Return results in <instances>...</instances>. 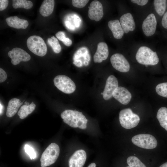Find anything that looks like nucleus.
Here are the masks:
<instances>
[{"instance_id":"1","label":"nucleus","mask_w":167,"mask_h":167,"mask_svg":"<svg viewBox=\"0 0 167 167\" xmlns=\"http://www.w3.org/2000/svg\"><path fill=\"white\" fill-rule=\"evenodd\" d=\"M63 122L71 127L85 129L88 120L82 112L71 109H67L61 114Z\"/></svg>"},{"instance_id":"2","label":"nucleus","mask_w":167,"mask_h":167,"mask_svg":"<svg viewBox=\"0 0 167 167\" xmlns=\"http://www.w3.org/2000/svg\"><path fill=\"white\" fill-rule=\"evenodd\" d=\"M135 58L138 63L146 65H155L159 62L156 52L145 46H141L139 48Z\"/></svg>"},{"instance_id":"3","label":"nucleus","mask_w":167,"mask_h":167,"mask_svg":"<svg viewBox=\"0 0 167 167\" xmlns=\"http://www.w3.org/2000/svg\"><path fill=\"white\" fill-rule=\"evenodd\" d=\"M60 153L58 145L55 143L50 144L42 153L41 158V167H46L54 163Z\"/></svg>"},{"instance_id":"4","label":"nucleus","mask_w":167,"mask_h":167,"mask_svg":"<svg viewBox=\"0 0 167 167\" xmlns=\"http://www.w3.org/2000/svg\"><path fill=\"white\" fill-rule=\"evenodd\" d=\"M119 119L121 126L127 129L136 127L140 121L139 116L134 113L130 108L122 110L119 113Z\"/></svg>"},{"instance_id":"5","label":"nucleus","mask_w":167,"mask_h":167,"mask_svg":"<svg viewBox=\"0 0 167 167\" xmlns=\"http://www.w3.org/2000/svg\"><path fill=\"white\" fill-rule=\"evenodd\" d=\"M27 45L29 50L37 56H44L47 53L46 45L43 38L39 36H30L27 40Z\"/></svg>"},{"instance_id":"6","label":"nucleus","mask_w":167,"mask_h":167,"mask_svg":"<svg viewBox=\"0 0 167 167\" xmlns=\"http://www.w3.org/2000/svg\"><path fill=\"white\" fill-rule=\"evenodd\" d=\"M131 141L136 146L146 149H154L157 145V142L155 138L148 134L136 135L132 138Z\"/></svg>"},{"instance_id":"7","label":"nucleus","mask_w":167,"mask_h":167,"mask_svg":"<svg viewBox=\"0 0 167 167\" xmlns=\"http://www.w3.org/2000/svg\"><path fill=\"white\" fill-rule=\"evenodd\" d=\"M55 86L60 91L66 94L73 92L76 89L74 81L68 76L62 75H58L54 78Z\"/></svg>"},{"instance_id":"8","label":"nucleus","mask_w":167,"mask_h":167,"mask_svg":"<svg viewBox=\"0 0 167 167\" xmlns=\"http://www.w3.org/2000/svg\"><path fill=\"white\" fill-rule=\"evenodd\" d=\"M110 62L113 67L121 72H128L130 69L129 62L122 54L116 53L110 58Z\"/></svg>"},{"instance_id":"9","label":"nucleus","mask_w":167,"mask_h":167,"mask_svg":"<svg viewBox=\"0 0 167 167\" xmlns=\"http://www.w3.org/2000/svg\"><path fill=\"white\" fill-rule=\"evenodd\" d=\"M8 55L11 58V62L14 65H17L21 62H27L31 58L30 55L23 49L15 48L8 53Z\"/></svg>"},{"instance_id":"10","label":"nucleus","mask_w":167,"mask_h":167,"mask_svg":"<svg viewBox=\"0 0 167 167\" xmlns=\"http://www.w3.org/2000/svg\"><path fill=\"white\" fill-rule=\"evenodd\" d=\"M88 8V15L91 19L98 21L102 18L104 15L103 6L99 1L92 2Z\"/></svg>"},{"instance_id":"11","label":"nucleus","mask_w":167,"mask_h":167,"mask_svg":"<svg viewBox=\"0 0 167 167\" xmlns=\"http://www.w3.org/2000/svg\"><path fill=\"white\" fill-rule=\"evenodd\" d=\"M157 21L155 15L150 14L144 20L142 25L143 33L147 36L153 35L156 32Z\"/></svg>"},{"instance_id":"12","label":"nucleus","mask_w":167,"mask_h":167,"mask_svg":"<svg viewBox=\"0 0 167 167\" xmlns=\"http://www.w3.org/2000/svg\"><path fill=\"white\" fill-rule=\"evenodd\" d=\"M87 158L86 153L84 150L79 149L74 152L69 160V167H83Z\"/></svg>"},{"instance_id":"13","label":"nucleus","mask_w":167,"mask_h":167,"mask_svg":"<svg viewBox=\"0 0 167 167\" xmlns=\"http://www.w3.org/2000/svg\"><path fill=\"white\" fill-rule=\"evenodd\" d=\"M118 80L113 75L109 76L107 79L103 92V97L105 100L109 99L113 96V93L118 87Z\"/></svg>"},{"instance_id":"14","label":"nucleus","mask_w":167,"mask_h":167,"mask_svg":"<svg viewBox=\"0 0 167 167\" xmlns=\"http://www.w3.org/2000/svg\"><path fill=\"white\" fill-rule=\"evenodd\" d=\"M113 97L123 105H126L130 102L131 98V95L126 88L118 87L113 93Z\"/></svg>"},{"instance_id":"15","label":"nucleus","mask_w":167,"mask_h":167,"mask_svg":"<svg viewBox=\"0 0 167 167\" xmlns=\"http://www.w3.org/2000/svg\"><path fill=\"white\" fill-rule=\"evenodd\" d=\"M109 55V50L107 44L104 42L99 43L96 52L94 55L93 60L95 63H101L106 60Z\"/></svg>"},{"instance_id":"16","label":"nucleus","mask_w":167,"mask_h":167,"mask_svg":"<svg viewBox=\"0 0 167 167\" xmlns=\"http://www.w3.org/2000/svg\"><path fill=\"white\" fill-rule=\"evenodd\" d=\"M120 22L124 33L133 31L135 27V23L131 14L128 13L122 15L120 19Z\"/></svg>"},{"instance_id":"17","label":"nucleus","mask_w":167,"mask_h":167,"mask_svg":"<svg viewBox=\"0 0 167 167\" xmlns=\"http://www.w3.org/2000/svg\"><path fill=\"white\" fill-rule=\"evenodd\" d=\"M6 21L9 26L17 29H26L29 24L27 20L21 19L16 16L7 18Z\"/></svg>"},{"instance_id":"18","label":"nucleus","mask_w":167,"mask_h":167,"mask_svg":"<svg viewBox=\"0 0 167 167\" xmlns=\"http://www.w3.org/2000/svg\"><path fill=\"white\" fill-rule=\"evenodd\" d=\"M108 26L114 38L120 39L122 38L124 32L118 20L109 21L108 22Z\"/></svg>"},{"instance_id":"19","label":"nucleus","mask_w":167,"mask_h":167,"mask_svg":"<svg viewBox=\"0 0 167 167\" xmlns=\"http://www.w3.org/2000/svg\"><path fill=\"white\" fill-rule=\"evenodd\" d=\"M20 100L17 98H13L8 102L6 114L9 118L14 116L17 112L19 107L22 104Z\"/></svg>"},{"instance_id":"20","label":"nucleus","mask_w":167,"mask_h":167,"mask_svg":"<svg viewBox=\"0 0 167 167\" xmlns=\"http://www.w3.org/2000/svg\"><path fill=\"white\" fill-rule=\"evenodd\" d=\"M54 0H44L39 9L40 14L44 17L50 15L53 12L54 6Z\"/></svg>"},{"instance_id":"21","label":"nucleus","mask_w":167,"mask_h":167,"mask_svg":"<svg viewBox=\"0 0 167 167\" xmlns=\"http://www.w3.org/2000/svg\"><path fill=\"white\" fill-rule=\"evenodd\" d=\"M25 104L22 105L18 112V115L21 119L26 118L29 114L32 113L34 110L36 106L33 102L29 104L28 102H26Z\"/></svg>"},{"instance_id":"22","label":"nucleus","mask_w":167,"mask_h":167,"mask_svg":"<svg viewBox=\"0 0 167 167\" xmlns=\"http://www.w3.org/2000/svg\"><path fill=\"white\" fill-rule=\"evenodd\" d=\"M156 118L161 126L167 131V108H160L157 111Z\"/></svg>"},{"instance_id":"23","label":"nucleus","mask_w":167,"mask_h":167,"mask_svg":"<svg viewBox=\"0 0 167 167\" xmlns=\"http://www.w3.org/2000/svg\"><path fill=\"white\" fill-rule=\"evenodd\" d=\"M154 5L156 13L160 16H162L166 10L167 1L166 0H154Z\"/></svg>"},{"instance_id":"24","label":"nucleus","mask_w":167,"mask_h":167,"mask_svg":"<svg viewBox=\"0 0 167 167\" xmlns=\"http://www.w3.org/2000/svg\"><path fill=\"white\" fill-rule=\"evenodd\" d=\"M33 5L32 2L29 0H12V6L15 9L23 8L26 9H29L32 7Z\"/></svg>"},{"instance_id":"25","label":"nucleus","mask_w":167,"mask_h":167,"mask_svg":"<svg viewBox=\"0 0 167 167\" xmlns=\"http://www.w3.org/2000/svg\"><path fill=\"white\" fill-rule=\"evenodd\" d=\"M126 163L130 167H147L138 157L134 156L128 157Z\"/></svg>"},{"instance_id":"26","label":"nucleus","mask_w":167,"mask_h":167,"mask_svg":"<svg viewBox=\"0 0 167 167\" xmlns=\"http://www.w3.org/2000/svg\"><path fill=\"white\" fill-rule=\"evenodd\" d=\"M48 44L52 47L54 52L56 54L59 53L61 50V47L58 39L54 36H52L48 39Z\"/></svg>"},{"instance_id":"27","label":"nucleus","mask_w":167,"mask_h":167,"mask_svg":"<svg viewBox=\"0 0 167 167\" xmlns=\"http://www.w3.org/2000/svg\"><path fill=\"white\" fill-rule=\"evenodd\" d=\"M88 52V50L86 47H82L80 48L75 53L73 58V61L76 60H79L81 61L83 63L84 60V56Z\"/></svg>"},{"instance_id":"28","label":"nucleus","mask_w":167,"mask_h":167,"mask_svg":"<svg viewBox=\"0 0 167 167\" xmlns=\"http://www.w3.org/2000/svg\"><path fill=\"white\" fill-rule=\"evenodd\" d=\"M157 93L160 96L167 98V82L158 84L156 87Z\"/></svg>"},{"instance_id":"29","label":"nucleus","mask_w":167,"mask_h":167,"mask_svg":"<svg viewBox=\"0 0 167 167\" xmlns=\"http://www.w3.org/2000/svg\"><path fill=\"white\" fill-rule=\"evenodd\" d=\"M26 153L29 156L31 159H34L36 157V153L34 149L30 145L26 144L24 146Z\"/></svg>"},{"instance_id":"30","label":"nucleus","mask_w":167,"mask_h":167,"mask_svg":"<svg viewBox=\"0 0 167 167\" xmlns=\"http://www.w3.org/2000/svg\"><path fill=\"white\" fill-rule=\"evenodd\" d=\"M88 0H73L72 1L73 6L75 7L82 8L84 7L88 2Z\"/></svg>"},{"instance_id":"31","label":"nucleus","mask_w":167,"mask_h":167,"mask_svg":"<svg viewBox=\"0 0 167 167\" xmlns=\"http://www.w3.org/2000/svg\"><path fill=\"white\" fill-rule=\"evenodd\" d=\"M56 37L60 41L63 42L66 39L65 33L62 31H59L55 34Z\"/></svg>"},{"instance_id":"32","label":"nucleus","mask_w":167,"mask_h":167,"mask_svg":"<svg viewBox=\"0 0 167 167\" xmlns=\"http://www.w3.org/2000/svg\"><path fill=\"white\" fill-rule=\"evenodd\" d=\"M7 74L6 72L2 68H0V82L4 81L7 78Z\"/></svg>"},{"instance_id":"33","label":"nucleus","mask_w":167,"mask_h":167,"mask_svg":"<svg viewBox=\"0 0 167 167\" xmlns=\"http://www.w3.org/2000/svg\"><path fill=\"white\" fill-rule=\"evenodd\" d=\"M9 3L8 0H0V11H2L5 10L7 6Z\"/></svg>"},{"instance_id":"34","label":"nucleus","mask_w":167,"mask_h":167,"mask_svg":"<svg viewBox=\"0 0 167 167\" xmlns=\"http://www.w3.org/2000/svg\"><path fill=\"white\" fill-rule=\"evenodd\" d=\"M74 23L75 26L77 28H78L80 25L81 23V19L80 18L78 15H75L73 16Z\"/></svg>"},{"instance_id":"35","label":"nucleus","mask_w":167,"mask_h":167,"mask_svg":"<svg viewBox=\"0 0 167 167\" xmlns=\"http://www.w3.org/2000/svg\"><path fill=\"white\" fill-rule=\"evenodd\" d=\"M131 1L132 2L140 6H144L148 2V0H131Z\"/></svg>"},{"instance_id":"36","label":"nucleus","mask_w":167,"mask_h":167,"mask_svg":"<svg viewBox=\"0 0 167 167\" xmlns=\"http://www.w3.org/2000/svg\"><path fill=\"white\" fill-rule=\"evenodd\" d=\"M162 26L167 29V11L164 14L161 21Z\"/></svg>"},{"instance_id":"37","label":"nucleus","mask_w":167,"mask_h":167,"mask_svg":"<svg viewBox=\"0 0 167 167\" xmlns=\"http://www.w3.org/2000/svg\"><path fill=\"white\" fill-rule=\"evenodd\" d=\"M73 63L75 66L78 67H82L83 66L82 62L79 60H76L73 61Z\"/></svg>"},{"instance_id":"38","label":"nucleus","mask_w":167,"mask_h":167,"mask_svg":"<svg viewBox=\"0 0 167 167\" xmlns=\"http://www.w3.org/2000/svg\"><path fill=\"white\" fill-rule=\"evenodd\" d=\"M63 42L65 45L67 46H70L72 44V41L68 37H67L66 40Z\"/></svg>"},{"instance_id":"39","label":"nucleus","mask_w":167,"mask_h":167,"mask_svg":"<svg viewBox=\"0 0 167 167\" xmlns=\"http://www.w3.org/2000/svg\"><path fill=\"white\" fill-rule=\"evenodd\" d=\"M66 25L69 29L71 30H73L75 29L74 26L72 25L70 23L68 22H66Z\"/></svg>"},{"instance_id":"40","label":"nucleus","mask_w":167,"mask_h":167,"mask_svg":"<svg viewBox=\"0 0 167 167\" xmlns=\"http://www.w3.org/2000/svg\"><path fill=\"white\" fill-rule=\"evenodd\" d=\"M3 107L2 105L1 104V103H0V115L2 114V113L3 111Z\"/></svg>"},{"instance_id":"41","label":"nucleus","mask_w":167,"mask_h":167,"mask_svg":"<svg viewBox=\"0 0 167 167\" xmlns=\"http://www.w3.org/2000/svg\"><path fill=\"white\" fill-rule=\"evenodd\" d=\"M96 164L94 163H91L88 167H96Z\"/></svg>"},{"instance_id":"42","label":"nucleus","mask_w":167,"mask_h":167,"mask_svg":"<svg viewBox=\"0 0 167 167\" xmlns=\"http://www.w3.org/2000/svg\"><path fill=\"white\" fill-rule=\"evenodd\" d=\"M159 167H167V161L163 163Z\"/></svg>"},{"instance_id":"43","label":"nucleus","mask_w":167,"mask_h":167,"mask_svg":"<svg viewBox=\"0 0 167 167\" xmlns=\"http://www.w3.org/2000/svg\"><path fill=\"white\" fill-rule=\"evenodd\" d=\"M101 94L103 95V92H101Z\"/></svg>"}]
</instances>
